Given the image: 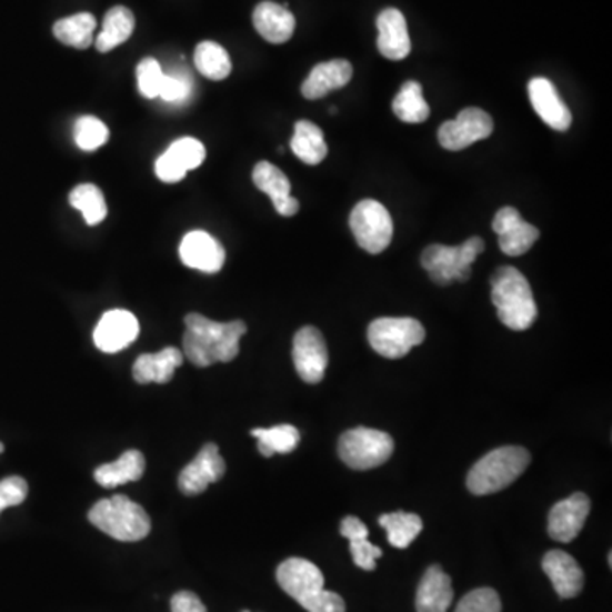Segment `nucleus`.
<instances>
[{
    "label": "nucleus",
    "mask_w": 612,
    "mask_h": 612,
    "mask_svg": "<svg viewBox=\"0 0 612 612\" xmlns=\"http://www.w3.org/2000/svg\"><path fill=\"white\" fill-rule=\"evenodd\" d=\"M192 92V82L188 73H172L163 77L159 98L165 102H184Z\"/></svg>",
    "instance_id": "obj_38"
},
{
    "label": "nucleus",
    "mask_w": 612,
    "mask_h": 612,
    "mask_svg": "<svg viewBox=\"0 0 612 612\" xmlns=\"http://www.w3.org/2000/svg\"><path fill=\"white\" fill-rule=\"evenodd\" d=\"M424 339L425 329L422 323L409 317L377 319L368 329V341L371 348L388 359L403 358L413 348L421 345Z\"/></svg>",
    "instance_id": "obj_8"
},
{
    "label": "nucleus",
    "mask_w": 612,
    "mask_h": 612,
    "mask_svg": "<svg viewBox=\"0 0 612 612\" xmlns=\"http://www.w3.org/2000/svg\"><path fill=\"white\" fill-rule=\"evenodd\" d=\"M293 363L304 383H320L329 364V349L317 327L307 325L298 330L293 341Z\"/></svg>",
    "instance_id": "obj_11"
},
{
    "label": "nucleus",
    "mask_w": 612,
    "mask_h": 612,
    "mask_svg": "<svg viewBox=\"0 0 612 612\" xmlns=\"http://www.w3.org/2000/svg\"><path fill=\"white\" fill-rule=\"evenodd\" d=\"M341 534L348 538L349 541L368 540L370 531H368L367 524L361 519L348 515V518L342 519Z\"/></svg>",
    "instance_id": "obj_43"
},
{
    "label": "nucleus",
    "mask_w": 612,
    "mask_h": 612,
    "mask_svg": "<svg viewBox=\"0 0 612 612\" xmlns=\"http://www.w3.org/2000/svg\"><path fill=\"white\" fill-rule=\"evenodd\" d=\"M543 570L560 599H573L582 592V569L565 551H548L543 559Z\"/></svg>",
    "instance_id": "obj_20"
},
{
    "label": "nucleus",
    "mask_w": 612,
    "mask_h": 612,
    "mask_svg": "<svg viewBox=\"0 0 612 612\" xmlns=\"http://www.w3.org/2000/svg\"><path fill=\"white\" fill-rule=\"evenodd\" d=\"M492 303L500 322L508 329L528 330L538 319L533 290L525 275L512 265L496 269L492 275Z\"/></svg>",
    "instance_id": "obj_3"
},
{
    "label": "nucleus",
    "mask_w": 612,
    "mask_h": 612,
    "mask_svg": "<svg viewBox=\"0 0 612 612\" xmlns=\"http://www.w3.org/2000/svg\"><path fill=\"white\" fill-rule=\"evenodd\" d=\"M133 31L134 16L130 9L123 8V6L109 9L104 22H102V31L94 40L96 48L101 53H108L120 44L127 43Z\"/></svg>",
    "instance_id": "obj_27"
},
{
    "label": "nucleus",
    "mask_w": 612,
    "mask_h": 612,
    "mask_svg": "<svg viewBox=\"0 0 612 612\" xmlns=\"http://www.w3.org/2000/svg\"><path fill=\"white\" fill-rule=\"evenodd\" d=\"M530 463V451L521 447H504L490 451L468 473V490L473 495H492L511 486Z\"/></svg>",
    "instance_id": "obj_4"
},
{
    "label": "nucleus",
    "mask_w": 612,
    "mask_h": 612,
    "mask_svg": "<svg viewBox=\"0 0 612 612\" xmlns=\"http://www.w3.org/2000/svg\"><path fill=\"white\" fill-rule=\"evenodd\" d=\"M493 120L480 108H466L457 120L447 121L439 128V143L442 149L460 152L492 134Z\"/></svg>",
    "instance_id": "obj_10"
},
{
    "label": "nucleus",
    "mask_w": 612,
    "mask_h": 612,
    "mask_svg": "<svg viewBox=\"0 0 612 612\" xmlns=\"http://www.w3.org/2000/svg\"><path fill=\"white\" fill-rule=\"evenodd\" d=\"M250 434L258 439L259 453L265 458L293 453L301 439L300 431L290 424L275 425L271 429H254Z\"/></svg>",
    "instance_id": "obj_31"
},
{
    "label": "nucleus",
    "mask_w": 612,
    "mask_h": 612,
    "mask_svg": "<svg viewBox=\"0 0 612 612\" xmlns=\"http://www.w3.org/2000/svg\"><path fill=\"white\" fill-rule=\"evenodd\" d=\"M352 79V66L348 60H330L313 67L310 76L301 86L304 99L317 101L325 98L329 92L345 88Z\"/></svg>",
    "instance_id": "obj_22"
},
{
    "label": "nucleus",
    "mask_w": 612,
    "mask_h": 612,
    "mask_svg": "<svg viewBox=\"0 0 612 612\" xmlns=\"http://www.w3.org/2000/svg\"><path fill=\"white\" fill-rule=\"evenodd\" d=\"M531 104L538 117L556 131H566L572 124V113L565 102L560 98L559 91L551 80L544 77H536L531 80L530 88Z\"/></svg>",
    "instance_id": "obj_18"
},
{
    "label": "nucleus",
    "mask_w": 612,
    "mask_h": 612,
    "mask_svg": "<svg viewBox=\"0 0 612 612\" xmlns=\"http://www.w3.org/2000/svg\"><path fill=\"white\" fill-rule=\"evenodd\" d=\"M225 460L221 458L217 444L208 442L194 460L181 471L179 489L184 495H200L211 483L225 475Z\"/></svg>",
    "instance_id": "obj_14"
},
{
    "label": "nucleus",
    "mask_w": 612,
    "mask_h": 612,
    "mask_svg": "<svg viewBox=\"0 0 612 612\" xmlns=\"http://www.w3.org/2000/svg\"><path fill=\"white\" fill-rule=\"evenodd\" d=\"M255 30L269 43H287L293 37L297 28V19L293 12L288 9V4H275V2H261L255 8L254 16Z\"/></svg>",
    "instance_id": "obj_23"
},
{
    "label": "nucleus",
    "mask_w": 612,
    "mask_h": 612,
    "mask_svg": "<svg viewBox=\"0 0 612 612\" xmlns=\"http://www.w3.org/2000/svg\"><path fill=\"white\" fill-rule=\"evenodd\" d=\"M502 602L493 589L482 588L471 591L461 599L454 612H500Z\"/></svg>",
    "instance_id": "obj_37"
},
{
    "label": "nucleus",
    "mask_w": 612,
    "mask_h": 612,
    "mask_svg": "<svg viewBox=\"0 0 612 612\" xmlns=\"http://www.w3.org/2000/svg\"><path fill=\"white\" fill-rule=\"evenodd\" d=\"M291 150L301 162L309 163V165H319L329 153L323 131L309 120H300L294 124Z\"/></svg>",
    "instance_id": "obj_26"
},
{
    "label": "nucleus",
    "mask_w": 612,
    "mask_h": 612,
    "mask_svg": "<svg viewBox=\"0 0 612 612\" xmlns=\"http://www.w3.org/2000/svg\"><path fill=\"white\" fill-rule=\"evenodd\" d=\"M349 225L358 245L370 254H381L392 242V217L380 201L364 200L355 204Z\"/></svg>",
    "instance_id": "obj_9"
},
{
    "label": "nucleus",
    "mask_w": 612,
    "mask_h": 612,
    "mask_svg": "<svg viewBox=\"0 0 612 612\" xmlns=\"http://www.w3.org/2000/svg\"><path fill=\"white\" fill-rule=\"evenodd\" d=\"M380 525L387 531L388 541L392 546L399 548V550H405L409 548L417 536L421 534L422 519L417 514H409V512H392V514H383L380 518Z\"/></svg>",
    "instance_id": "obj_30"
},
{
    "label": "nucleus",
    "mask_w": 612,
    "mask_h": 612,
    "mask_svg": "<svg viewBox=\"0 0 612 612\" xmlns=\"http://www.w3.org/2000/svg\"><path fill=\"white\" fill-rule=\"evenodd\" d=\"M28 482L21 476H9L0 482V514L9 508H16L28 496Z\"/></svg>",
    "instance_id": "obj_39"
},
{
    "label": "nucleus",
    "mask_w": 612,
    "mask_h": 612,
    "mask_svg": "<svg viewBox=\"0 0 612 612\" xmlns=\"http://www.w3.org/2000/svg\"><path fill=\"white\" fill-rule=\"evenodd\" d=\"M182 354L194 367L208 368L217 363H230L239 355L240 339L247 333L245 322H214L200 313H189L184 319Z\"/></svg>",
    "instance_id": "obj_1"
},
{
    "label": "nucleus",
    "mask_w": 612,
    "mask_h": 612,
    "mask_svg": "<svg viewBox=\"0 0 612 612\" xmlns=\"http://www.w3.org/2000/svg\"><path fill=\"white\" fill-rule=\"evenodd\" d=\"M252 181L259 191L265 192L271 198L274 210L281 217H294L300 211V201L291 197L290 179L268 160H262L254 167Z\"/></svg>",
    "instance_id": "obj_17"
},
{
    "label": "nucleus",
    "mask_w": 612,
    "mask_h": 612,
    "mask_svg": "<svg viewBox=\"0 0 612 612\" xmlns=\"http://www.w3.org/2000/svg\"><path fill=\"white\" fill-rule=\"evenodd\" d=\"M89 521L102 533L123 543L146 540L152 530V522L146 509L134 504L127 495L99 500L89 511Z\"/></svg>",
    "instance_id": "obj_5"
},
{
    "label": "nucleus",
    "mask_w": 612,
    "mask_h": 612,
    "mask_svg": "<svg viewBox=\"0 0 612 612\" xmlns=\"http://www.w3.org/2000/svg\"><path fill=\"white\" fill-rule=\"evenodd\" d=\"M453 599L451 576L439 565L429 566L417 589V612H448Z\"/></svg>",
    "instance_id": "obj_21"
},
{
    "label": "nucleus",
    "mask_w": 612,
    "mask_h": 612,
    "mask_svg": "<svg viewBox=\"0 0 612 612\" xmlns=\"http://www.w3.org/2000/svg\"><path fill=\"white\" fill-rule=\"evenodd\" d=\"M98 21L91 12H79L54 22L53 34L60 43L77 50H88L94 43V31Z\"/></svg>",
    "instance_id": "obj_28"
},
{
    "label": "nucleus",
    "mask_w": 612,
    "mask_h": 612,
    "mask_svg": "<svg viewBox=\"0 0 612 612\" xmlns=\"http://www.w3.org/2000/svg\"><path fill=\"white\" fill-rule=\"evenodd\" d=\"M163 77L165 73L155 59H143L137 67L138 91L147 99L159 98Z\"/></svg>",
    "instance_id": "obj_36"
},
{
    "label": "nucleus",
    "mask_w": 612,
    "mask_h": 612,
    "mask_svg": "<svg viewBox=\"0 0 612 612\" xmlns=\"http://www.w3.org/2000/svg\"><path fill=\"white\" fill-rule=\"evenodd\" d=\"M393 450L392 435L377 429H351L339 439V457L352 470L381 466L392 458Z\"/></svg>",
    "instance_id": "obj_7"
},
{
    "label": "nucleus",
    "mask_w": 612,
    "mask_h": 612,
    "mask_svg": "<svg viewBox=\"0 0 612 612\" xmlns=\"http://www.w3.org/2000/svg\"><path fill=\"white\" fill-rule=\"evenodd\" d=\"M155 172L157 178H159L160 181L169 182V184H174V182L182 181V179L185 178V174H188V172H185L184 169H182V167L179 165V163L175 162V160L172 159V157L167 152L157 159Z\"/></svg>",
    "instance_id": "obj_41"
},
{
    "label": "nucleus",
    "mask_w": 612,
    "mask_h": 612,
    "mask_svg": "<svg viewBox=\"0 0 612 612\" xmlns=\"http://www.w3.org/2000/svg\"><path fill=\"white\" fill-rule=\"evenodd\" d=\"M242 612H250V611H242Z\"/></svg>",
    "instance_id": "obj_46"
},
{
    "label": "nucleus",
    "mask_w": 612,
    "mask_h": 612,
    "mask_svg": "<svg viewBox=\"0 0 612 612\" xmlns=\"http://www.w3.org/2000/svg\"><path fill=\"white\" fill-rule=\"evenodd\" d=\"M275 579L280 588L309 612H345L344 599L323 589V573L309 560H284L278 566Z\"/></svg>",
    "instance_id": "obj_2"
},
{
    "label": "nucleus",
    "mask_w": 612,
    "mask_h": 612,
    "mask_svg": "<svg viewBox=\"0 0 612 612\" xmlns=\"http://www.w3.org/2000/svg\"><path fill=\"white\" fill-rule=\"evenodd\" d=\"M182 361L184 354L178 348H165L155 354H142L133 364L134 381L140 384L169 383Z\"/></svg>",
    "instance_id": "obj_24"
},
{
    "label": "nucleus",
    "mask_w": 612,
    "mask_h": 612,
    "mask_svg": "<svg viewBox=\"0 0 612 612\" xmlns=\"http://www.w3.org/2000/svg\"><path fill=\"white\" fill-rule=\"evenodd\" d=\"M393 113L403 123H424L431 117V108L424 99L422 86L415 80L403 83L395 101H393Z\"/></svg>",
    "instance_id": "obj_29"
},
{
    "label": "nucleus",
    "mask_w": 612,
    "mask_h": 612,
    "mask_svg": "<svg viewBox=\"0 0 612 612\" xmlns=\"http://www.w3.org/2000/svg\"><path fill=\"white\" fill-rule=\"evenodd\" d=\"M167 153L184 169L185 172L198 169L207 159V150L203 143L197 138H181L178 142L172 143L167 150Z\"/></svg>",
    "instance_id": "obj_35"
},
{
    "label": "nucleus",
    "mask_w": 612,
    "mask_h": 612,
    "mask_svg": "<svg viewBox=\"0 0 612 612\" xmlns=\"http://www.w3.org/2000/svg\"><path fill=\"white\" fill-rule=\"evenodd\" d=\"M330 114H338V108H332L329 111Z\"/></svg>",
    "instance_id": "obj_44"
},
{
    "label": "nucleus",
    "mask_w": 612,
    "mask_h": 612,
    "mask_svg": "<svg viewBox=\"0 0 612 612\" xmlns=\"http://www.w3.org/2000/svg\"><path fill=\"white\" fill-rule=\"evenodd\" d=\"M2 451H4V444H2V442H0V454H2Z\"/></svg>",
    "instance_id": "obj_45"
},
{
    "label": "nucleus",
    "mask_w": 612,
    "mask_h": 612,
    "mask_svg": "<svg viewBox=\"0 0 612 612\" xmlns=\"http://www.w3.org/2000/svg\"><path fill=\"white\" fill-rule=\"evenodd\" d=\"M485 250V242L480 237H471L458 247L429 245L422 252V268L439 287H448L453 281H468L471 278V265Z\"/></svg>",
    "instance_id": "obj_6"
},
{
    "label": "nucleus",
    "mask_w": 612,
    "mask_h": 612,
    "mask_svg": "<svg viewBox=\"0 0 612 612\" xmlns=\"http://www.w3.org/2000/svg\"><path fill=\"white\" fill-rule=\"evenodd\" d=\"M73 138L80 150L92 152L101 149L109 140V130L99 118L82 117L77 120L73 127Z\"/></svg>",
    "instance_id": "obj_34"
},
{
    "label": "nucleus",
    "mask_w": 612,
    "mask_h": 612,
    "mask_svg": "<svg viewBox=\"0 0 612 612\" xmlns=\"http://www.w3.org/2000/svg\"><path fill=\"white\" fill-rule=\"evenodd\" d=\"M351 548L352 560L359 569L373 572L377 569V560L383 556L381 548L374 546L368 540L349 541Z\"/></svg>",
    "instance_id": "obj_40"
},
{
    "label": "nucleus",
    "mask_w": 612,
    "mask_h": 612,
    "mask_svg": "<svg viewBox=\"0 0 612 612\" xmlns=\"http://www.w3.org/2000/svg\"><path fill=\"white\" fill-rule=\"evenodd\" d=\"M378 50L388 60H403L412 50L405 16L399 9H384L378 16Z\"/></svg>",
    "instance_id": "obj_19"
},
{
    "label": "nucleus",
    "mask_w": 612,
    "mask_h": 612,
    "mask_svg": "<svg viewBox=\"0 0 612 612\" xmlns=\"http://www.w3.org/2000/svg\"><path fill=\"white\" fill-rule=\"evenodd\" d=\"M179 255H181L182 264L197 269V271L207 272V274L221 271L227 259L223 245L203 230L189 232L182 239L181 245H179Z\"/></svg>",
    "instance_id": "obj_16"
},
{
    "label": "nucleus",
    "mask_w": 612,
    "mask_h": 612,
    "mask_svg": "<svg viewBox=\"0 0 612 612\" xmlns=\"http://www.w3.org/2000/svg\"><path fill=\"white\" fill-rule=\"evenodd\" d=\"M591 514V499L585 493H573L554 504L548 518V534L559 543H570L579 536Z\"/></svg>",
    "instance_id": "obj_13"
},
{
    "label": "nucleus",
    "mask_w": 612,
    "mask_h": 612,
    "mask_svg": "<svg viewBox=\"0 0 612 612\" xmlns=\"http://www.w3.org/2000/svg\"><path fill=\"white\" fill-rule=\"evenodd\" d=\"M194 66L210 80H225L232 73V60L225 48L214 41H203L194 51Z\"/></svg>",
    "instance_id": "obj_32"
},
{
    "label": "nucleus",
    "mask_w": 612,
    "mask_h": 612,
    "mask_svg": "<svg viewBox=\"0 0 612 612\" xmlns=\"http://www.w3.org/2000/svg\"><path fill=\"white\" fill-rule=\"evenodd\" d=\"M172 612H208L201 599L194 592L181 591L172 595Z\"/></svg>",
    "instance_id": "obj_42"
},
{
    "label": "nucleus",
    "mask_w": 612,
    "mask_h": 612,
    "mask_svg": "<svg viewBox=\"0 0 612 612\" xmlns=\"http://www.w3.org/2000/svg\"><path fill=\"white\" fill-rule=\"evenodd\" d=\"M492 229L499 235L500 250L511 258L525 254L540 239V230L522 220L521 213L512 207L496 211Z\"/></svg>",
    "instance_id": "obj_12"
},
{
    "label": "nucleus",
    "mask_w": 612,
    "mask_h": 612,
    "mask_svg": "<svg viewBox=\"0 0 612 612\" xmlns=\"http://www.w3.org/2000/svg\"><path fill=\"white\" fill-rule=\"evenodd\" d=\"M70 204L83 214L88 225H99L108 214L104 194L94 184H80L72 189L69 197Z\"/></svg>",
    "instance_id": "obj_33"
},
{
    "label": "nucleus",
    "mask_w": 612,
    "mask_h": 612,
    "mask_svg": "<svg viewBox=\"0 0 612 612\" xmlns=\"http://www.w3.org/2000/svg\"><path fill=\"white\" fill-rule=\"evenodd\" d=\"M146 473V457L140 451H124L113 463L102 464L94 471V479L104 489H117L124 483L137 482Z\"/></svg>",
    "instance_id": "obj_25"
},
{
    "label": "nucleus",
    "mask_w": 612,
    "mask_h": 612,
    "mask_svg": "<svg viewBox=\"0 0 612 612\" xmlns=\"http://www.w3.org/2000/svg\"><path fill=\"white\" fill-rule=\"evenodd\" d=\"M140 323L128 310H109L94 330V344L99 351L114 354L137 341Z\"/></svg>",
    "instance_id": "obj_15"
}]
</instances>
